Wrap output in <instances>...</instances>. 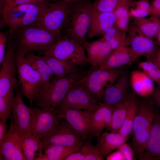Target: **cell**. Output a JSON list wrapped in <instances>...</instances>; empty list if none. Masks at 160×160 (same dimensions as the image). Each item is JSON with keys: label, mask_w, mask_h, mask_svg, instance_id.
I'll return each mask as SVG.
<instances>
[{"label": "cell", "mask_w": 160, "mask_h": 160, "mask_svg": "<svg viewBox=\"0 0 160 160\" xmlns=\"http://www.w3.org/2000/svg\"><path fill=\"white\" fill-rule=\"evenodd\" d=\"M91 71L90 67H88L82 68L72 74L62 76L54 75L48 88L41 91L35 99L36 104L40 108L49 106L57 108L71 88Z\"/></svg>", "instance_id": "1"}, {"label": "cell", "mask_w": 160, "mask_h": 160, "mask_svg": "<svg viewBox=\"0 0 160 160\" xmlns=\"http://www.w3.org/2000/svg\"><path fill=\"white\" fill-rule=\"evenodd\" d=\"M89 0L70 4L67 16L62 33L83 47L89 28L92 5Z\"/></svg>", "instance_id": "2"}, {"label": "cell", "mask_w": 160, "mask_h": 160, "mask_svg": "<svg viewBox=\"0 0 160 160\" xmlns=\"http://www.w3.org/2000/svg\"><path fill=\"white\" fill-rule=\"evenodd\" d=\"M13 34L16 45V54L23 56L31 51L41 52L62 37L33 25L22 27Z\"/></svg>", "instance_id": "3"}, {"label": "cell", "mask_w": 160, "mask_h": 160, "mask_svg": "<svg viewBox=\"0 0 160 160\" xmlns=\"http://www.w3.org/2000/svg\"><path fill=\"white\" fill-rule=\"evenodd\" d=\"M154 113L152 103L144 102L138 105L131 133V145L139 159L144 151Z\"/></svg>", "instance_id": "4"}, {"label": "cell", "mask_w": 160, "mask_h": 160, "mask_svg": "<svg viewBox=\"0 0 160 160\" xmlns=\"http://www.w3.org/2000/svg\"><path fill=\"white\" fill-rule=\"evenodd\" d=\"M16 45L13 33H10L4 57L0 66V97H14L18 86L17 78Z\"/></svg>", "instance_id": "5"}, {"label": "cell", "mask_w": 160, "mask_h": 160, "mask_svg": "<svg viewBox=\"0 0 160 160\" xmlns=\"http://www.w3.org/2000/svg\"><path fill=\"white\" fill-rule=\"evenodd\" d=\"M16 60L18 85L23 96L28 100L31 107L42 89V78L24 56L16 54Z\"/></svg>", "instance_id": "6"}, {"label": "cell", "mask_w": 160, "mask_h": 160, "mask_svg": "<svg viewBox=\"0 0 160 160\" xmlns=\"http://www.w3.org/2000/svg\"><path fill=\"white\" fill-rule=\"evenodd\" d=\"M84 49L82 45L63 36L55 43L40 52L43 55L70 62L82 68L90 66Z\"/></svg>", "instance_id": "7"}, {"label": "cell", "mask_w": 160, "mask_h": 160, "mask_svg": "<svg viewBox=\"0 0 160 160\" xmlns=\"http://www.w3.org/2000/svg\"><path fill=\"white\" fill-rule=\"evenodd\" d=\"M69 6L70 4L61 0L49 2L33 25L62 37V30L67 18Z\"/></svg>", "instance_id": "8"}, {"label": "cell", "mask_w": 160, "mask_h": 160, "mask_svg": "<svg viewBox=\"0 0 160 160\" xmlns=\"http://www.w3.org/2000/svg\"><path fill=\"white\" fill-rule=\"evenodd\" d=\"M123 73L118 68L109 69H97L92 71L76 83L85 88L99 103L105 91Z\"/></svg>", "instance_id": "9"}, {"label": "cell", "mask_w": 160, "mask_h": 160, "mask_svg": "<svg viewBox=\"0 0 160 160\" xmlns=\"http://www.w3.org/2000/svg\"><path fill=\"white\" fill-rule=\"evenodd\" d=\"M43 147L61 145L81 148L85 142L67 122L61 119L58 124L41 140Z\"/></svg>", "instance_id": "10"}, {"label": "cell", "mask_w": 160, "mask_h": 160, "mask_svg": "<svg viewBox=\"0 0 160 160\" xmlns=\"http://www.w3.org/2000/svg\"><path fill=\"white\" fill-rule=\"evenodd\" d=\"M31 131L33 136L40 140L59 123L60 119L56 108L49 106L30 108Z\"/></svg>", "instance_id": "11"}, {"label": "cell", "mask_w": 160, "mask_h": 160, "mask_svg": "<svg viewBox=\"0 0 160 160\" xmlns=\"http://www.w3.org/2000/svg\"><path fill=\"white\" fill-rule=\"evenodd\" d=\"M12 103L11 122L21 140L33 136L31 131V117L30 107L24 103L23 96L18 86Z\"/></svg>", "instance_id": "12"}, {"label": "cell", "mask_w": 160, "mask_h": 160, "mask_svg": "<svg viewBox=\"0 0 160 160\" xmlns=\"http://www.w3.org/2000/svg\"><path fill=\"white\" fill-rule=\"evenodd\" d=\"M126 46L129 45L134 61L140 57L144 56L147 60L152 61L157 49L156 43L143 34L133 24L128 29Z\"/></svg>", "instance_id": "13"}, {"label": "cell", "mask_w": 160, "mask_h": 160, "mask_svg": "<svg viewBox=\"0 0 160 160\" xmlns=\"http://www.w3.org/2000/svg\"><path fill=\"white\" fill-rule=\"evenodd\" d=\"M99 104L85 88L76 83L58 106L79 110L94 111Z\"/></svg>", "instance_id": "14"}, {"label": "cell", "mask_w": 160, "mask_h": 160, "mask_svg": "<svg viewBox=\"0 0 160 160\" xmlns=\"http://www.w3.org/2000/svg\"><path fill=\"white\" fill-rule=\"evenodd\" d=\"M113 106L101 102L94 111L86 110L89 127L90 138L98 137L105 128L110 124Z\"/></svg>", "instance_id": "15"}, {"label": "cell", "mask_w": 160, "mask_h": 160, "mask_svg": "<svg viewBox=\"0 0 160 160\" xmlns=\"http://www.w3.org/2000/svg\"><path fill=\"white\" fill-rule=\"evenodd\" d=\"M56 109L59 118L65 119L84 142L90 139L86 110L60 106Z\"/></svg>", "instance_id": "16"}, {"label": "cell", "mask_w": 160, "mask_h": 160, "mask_svg": "<svg viewBox=\"0 0 160 160\" xmlns=\"http://www.w3.org/2000/svg\"><path fill=\"white\" fill-rule=\"evenodd\" d=\"M22 140L11 124L2 143L0 144V158L5 160H26L22 151Z\"/></svg>", "instance_id": "17"}, {"label": "cell", "mask_w": 160, "mask_h": 160, "mask_svg": "<svg viewBox=\"0 0 160 160\" xmlns=\"http://www.w3.org/2000/svg\"><path fill=\"white\" fill-rule=\"evenodd\" d=\"M83 47L87 52L88 61L92 70L99 69L113 51L110 44L102 37L92 41H86Z\"/></svg>", "instance_id": "18"}, {"label": "cell", "mask_w": 160, "mask_h": 160, "mask_svg": "<svg viewBox=\"0 0 160 160\" xmlns=\"http://www.w3.org/2000/svg\"><path fill=\"white\" fill-rule=\"evenodd\" d=\"M116 16L114 12H102L91 9L90 20L87 36L89 38L103 35L115 24Z\"/></svg>", "instance_id": "19"}, {"label": "cell", "mask_w": 160, "mask_h": 160, "mask_svg": "<svg viewBox=\"0 0 160 160\" xmlns=\"http://www.w3.org/2000/svg\"><path fill=\"white\" fill-rule=\"evenodd\" d=\"M139 159L160 160V113L155 112L144 151Z\"/></svg>", "instance_id": "20"}, {"label": "cell", "mask_w": 160, "mask_h": 160, "mask_svg": "<svg viewBox=\"0 0 160 160\" xmlns=\"http://www.w3.org/2000/svg\"><path fill=\"white\" fill-rule=\"evenodd\" d=\"M128 84L127 76L123 73L105 91L100 102L112 106L121 102L127 97Z\"/></svg>", "instance_id": "21"}, {"label": "cell", "mask_w": 160, "mask_h": 160, "mask_svg": "<svg viewBox=\"0 0 160 160\" xmlns=\"http://www.w3.org/2000/svg\"><path fill=\"white\" fill-rule=\"evenodd\" d=\"M127 140L118 132L105 131L97 138L96 146L105 158L109 153L126 142Z\"/></svg>", "instance_id": "22"}, {"label": "cell", "mask_w": 160, "mask_h": 160, "mask_svg": "<svg viewBox=\"0 0 160 160\" xmlns=\"http://www.w3.org/2000/svg\"><path fill=\"white\" fill-rule=\"evenodd\" d=\"M134 61L133 57L126 45L120 47L113 50L100 69L116 68Z\"/></svg>", "instance_id": "23"}, {"label": "cell", "mask_w": 160, "mask_h": 160, "mask_svg": "<svg viewBox=\"0 0 160 160\" xmlns=\"http://www.w3.org/2000/svg\"><path fill=\"white\" fill-rule=\"evenodd\" d=\"M130 81L134 91L142 97H147L152 94L155 88L153 81L143 71H133L131 75Z\"/></svg>", "instance_id": "24"}, {"label": "cell", "mask_w": 160, "mask_h": 160, "mask_svg": "<svg viewBox=\"0 0 160 160\" xmlns=\"http://www.w3.org/2000/svg\"><path fill=\"white\" fill-rule=\"evenodd\" d=\"M41 57L48 64L55 75L62 76L71 74L78 72L82 68L68 61L47 55H43Z\"/></svg>", "instance_id": "25"}, {"label": "cell", "mask_w": 160, "mask_h": 160, "mask_svg": "<svg viewBox=\"0 0 160 160\" xmlns=\"http://www.w3.org/2000/svg\"><path fill=\"white\" fill-rule=\"evenodd\" d=\"M133 99L131 97H127L122 101L113 106L111 122L106 128L108 130L112 132H118L124 122L128 106Z\"/></svg>", "instance_id": "26"}, {"label": "cell", "mask_w": 160, "mask_h": 160, "mask_svg": "<svg viewBox=\"0 0 160 160\" xmlns=\"http://www.w3.org/2000/svg\"><path fill=\"white\" fill-rule=\"evenodd\" d=\"M24 56L41 76L43 86L41 91L46 90L48 88L52 78L55 75L52 71L41 56L29 53Z\"/></svg>", "instance_id": "27"}, {"label": "cell", "mask_w": 160, "mask_h": 160, "mask_svg": "<svg viewBox=\"0 0 160 160\" xmlns=\"http://www.w3.org/2000/svg\"><path fill=\"white\" fill-rule=\"evenodd\" d=\"M81 148L61 145H49L44 147L43 154L38 160H63Z\"/></svg>", "instance_id": "28"}, {"label": "cell", "mask_w": 160, "mask_h": 160, "mask_svg": "<svg viewBox=\"0 0 160 160\" xmlns=\"http://www.w3.org/2000/svg\"><path fill=\"white\" fill-rule=\"evenodd\" d=\"M25 14L24 4L12 7L2 15L4 22L9 28L10 33H13L21 28L22 23Z\"/></svg>", "instance_id": "29"}, {"label": "cell", "mask_w": 160, "mask_h": 160, "mask_svg": "<svg viewBox=\"0 0 160 160\" xmlns=\"http://www.w3.org/2000/svg\"><path fill=\"white\" fill-rule=\"evenodd\" d=\"M133 24L143 34L153 39L160 30V18L151 16L149 18L134 19Z\"/></svg>", "instance_id": "30"}, {"label": "cell", "mask_w": 160, "mask_h": 160, "mask_svg": "<svg viewBox=\"0 0 160 160\" xmlns=\"http://www.w3.org/2000/svg\"><path fill=\"white\" fill-rule=\"evenodd\" d=\"M21 143L23 153L26 160H38L42 155V143L33 136L24 138Z\"/></svg>", "instance_id": "31"}, {"label": "cell", "mask_w": 160, "mask_h": 160, "mask_svg": "<svg viewBox=\"0 0 160 160\" xmlns=\"http://www.w3.org/2000/svg\"><path fill=\"white\" fill-rule=\"evenodd\" d=\"M135 0H120L113 12L116 16L115 25L121 30L126 31L128 29L129 10Z\"/></svg>", "instance_id": "32"}, {"label": "cell", "mask_w": 160, "mask_h": 160, "mask_svg": "<svg viewBox=\"0 0 160 160\" xmlns=\"http://www.w3.org/2000/svg\"><path fill=\"white\" fill-rule=\"evenodd\" d=\"M102 36V38L110 44L113 50L126 45V31L120 29L115 24Z\"/></svg>", "instance_id": "33"}, {"label": "cell", "mask_w": 160, "mask_h": 160, "mask_svg": "<svg viewBox=\"0 0 160 160\" xmlns=\"http://www.w3.org/2000/svg\"><path fill=\"white\" fill-rule=\"evenodd\" d=\"M137 106V102L133 99L128 106L124 122L118 132L127 140L132 133Z\"/></svg>", "instance_id": "34"}, {"label": "cell", "mask_w": 160, "mask_h": 160, "mask_svg": "<svg viewBox=\"0 0 160 160\" xmlns=\"http://www.w3.org/2000/svg\"><path fill=\"white\" fill-rule=\"evenodd\" d=\"M49 2L24 4L26 14L23 20L21 28L34 24L40 17L45 7Z\"/></svg>", "instance_id": "35"}, {"label": "cell", "mask_w": 160, "mask_h": 160, "mask_svg": "<svg viewBox=\"0 0 160 160\" xmlns=\"http://www.w3.org/2000/svg\"><path fill=\"white\" fill-rule=\"evenodd\" d=\"M138 67L151 79L160 85V68L153 61L147 60L139 63Z\"/></svg>", "instance_id": "36"}, {"label": "cell", "mask_w": 160, "mask_h": 160, "mask_svg": "<svg viewBox=\"0 0 160 160\" xmlns=\"http://www.w3.org/2000/svg\"><path fill=\"white\" fill-rule=\"evenodd\" d=\"M84 157V160H102L104 158L96 145L90 142H85L79 150Z\"/></svg>", "instance_id": "37"}, {"label": "cell", "mask_w": 160, "mask_h": 160, "mask_svg": "<svg viewBox=\"0 0 160 160\" xmlns=\"http://www.w3.org/2000/svg\"><path fill=\"white\" fill-rule=\"evenodd\" d=\"M14 97H0V120L7 122L8 118L11 117Z\"/></svg>", "instance_id": "38"}, {"label": "cell", "mask_w": 160, "mask_h": 160, "mask_svg": "<svg viewBox=\"0 0 160 160\" xmlns=\"http://www.w3.org/2000/svg\"><path fill=\"white\" fill-rule=\"evenodd\" d=\"M120 0H95L92 3L93 7L102 12H113Z\"/></svg>", "instance_id": "39"}, {"label": "cell", "mask_w": 160, "mask_h": 160, "mask_svg": "<svg viewBox=\"0 0 160 160\" xmlns=\"http://www.w3.org/2000/svg\"><path fill=\"white\" fill-rule=\"evenodd\" d=\"M56 1L55 0H12L7 4L1 11L2 16L7 11L17 6L28 4H41Z\"/></svg>", "instance_id": "40"}, {"label": "cell", "mask_w": 160, "mask_h": 160, "mask_svg": "<svg viewBox=\"0 0 160 160\" xmlns=\"http://www.w3.org/2000/svg\"><path fill=\"white\" fill-rule=\"evenodd\" d=\"M121 152L124 156L125 160H136L134 151L130 145L124 143L117 149Z\"/></svg>", "instance_id": "41"}, {"label": "cell", "mask_w": 160, "mask_h": 160, "mask_svg": "<svg viewBox=\"0 0 160 160\" xmlns=\"http://www.w3.org/2000/svg\"><path fill=\"white\" fill-rule=\"evenodd\" d=\"M10 31L0 32V66L4 60Z\"/></svg>", "instance_id": "42"}, {"label": "cell", "mask_w": 160, "mask_h": 160, "mask_svg": "<svg viewBox=\"0 0 160 160\" xmlns=\"http://www.w3.org/2000/svg\"><path fill=\"white\" fill-rule=\"evenodd\" d=\"M148 15H150L149 11L136 7L134 8L131 7L129 10L130 17H131L134 19L145 18Z\"/></svg>", "instance_id": "43"}, {"label": "cell", "mask_w": 160, "mask_h": 160, "mask_svg": "<svg viewBox=\"0 0 160 160\" xmlns=\"http://www.w3.org/2000/svg\"><path fill=\"white\" fill-rule=\"evenodd\" d=\"M150 15L160 18V0H153L151 3Z\"/></svg>", "instance_id": "44"}, {"label": "cell", "mask_w": 160, "mask_h": 160, "mask_svg": "<svg viewBox=\"0 0 160 160\" xmlns=\"http://www.w3.org/2000/svg\"><path fill=\"white\" fill-rule=\"evenodd\" d=\"M136 7L149 11L151 13V3L148 0H137L135 1L132 7Z\"/></svg>", "instance_id": "45"}, {"label": "cell", "mask_w": 160, "mask_h": 160, "mask_svg": "<svg viewBox=\"0 0 160 160\" xmlns=\"http://www.w3.org/2000/svg\"><path fill=\"white\" fill-rule=\"evenodd\" d=\"M152 94L153 102L160 109V85H157Z\"/></svg>", "instance_id": "46"}, {"label": "cell", "mask_w": 160, "mask_h": 160, "mask_svg": "<svg viewBox=\"0 0 160 160\" xmlns=\"http://www.w3.org/2000/svg\"><path fill=\"white\" fill-rule=\"evenodd\" d=\"M107 160H125L121 151L117 150L115 151L108 155L106 156Z\"/></svg>", "instance_id": "47"}, {"label": "cell", "mask_w": 160, "mask_h": 160, "mask_svg": "<svg viewBox=\"0 0 160 160\" xmlns=\"http://www.w3.org/2000/svg\"><path fill=\"white\" fill-rule=\"evenodd\" d=\"M6 122L0 121V144H1L8 130Z\"/></svg>", "instance_id": "48"}, {"label": "cell", "mask_w": 160, "mask_h": 160, "mask_svg": "<svg viewBox=\"0 0 160 160\" xmlns=\"http://www.w3.org/2000/svg\"><path fill=\"white\" fill-rule=\"evenodd\" d=\"M160 59V49H157V50L153 56L152 61L159 66L158 63Z\"/></svg>", "instance_id": "49"}, {"label": "cell", "mask_w": 160, "mask_h": 160, "mask_svg": "<svg viewBox=\"0 0 160 160\" xmlns=\"http://www.w3.org/2000/svg\"><path fill=\"white\" fill-rule=\"evenodd\" d=\"M12 0H0V11L5 6Z\"/></svg>", "instance_id": "50"}, {"label": "cell", "mask_w": 160, "mask_h": 160, "mask_svg": "<svg viewBox=\"0 0 160 160\" xmlns=\"http://www.w3.org/2000/svg\"><path fill=\"white\" fill-rule=\"evenodd\" d=\"M63 1L68 4H71L82 0H59Z\"/></svg>", "instance_id": "51"}, {"label": "cell", "mask_w": 160, "mask_h": 160, "mask_svg": "<svg viewBox=\"0 0 160 160\" xmlns=\"http://www.w3.org/2000/svg\"><path fill=\"white\" fill-rule=\"evenodd\" d=\"M156 37L157 39L158 43L160 45V30L157 34Z\"/></svg>", "instance_id": "52"}, {"label": "cell", "mask_w": 160, "mask_h": 160, "mask_svg": "<svg viewBox=\"0 0 160 160\" xmlns=\"http://www.w3.org/2000/svg\"><path fill=\"white\" fill-rule=\"evenodd\" d=\"M158 66L160 68V59L159 60V62Z\"/></svg>", "instance_id": "53"}, {"label": "cell", "mask_w": 160, "mask_h": 160, "mask_svg": "<svg viewBox=\"0 0 160 160\" xmlns=\"http://www.w3.org/2000/svg\"><path fill=\"white\" fill-rule=\"evenodd\" d=\"M55 0L56 1H58L59 0Z\"/></svg>", "instance_id": "54"}, {"label": "cell", "mask_w": 160, "mask_h": 160, "mask_svg": "<svg viewBox=\"0 0 160 160\" xmlns=\"http://www.w3.org/2000/svg\"><path fill=\"white\" fill-rule=\"evenodd\" d=\"M136 1H137V0H135Z\"/></svg>", "instance_id": "55"}]
</instances>
